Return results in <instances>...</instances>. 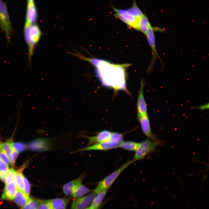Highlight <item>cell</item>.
<instances>
[{"mask_svg": "<svg viewBox=\"0 0 209 209\" xmlns=\"http://www.w3.org/2000/svg\"><path fill=\"white\" fill-rule=\"evenodd\" d=\"M86 61L96 68V75L103 85L117 90H126L125 70L129 64H115L102 60L89 57Z\"/></svg>", "mask_w": 209, "mask_h": 209, "instance_id": "1", "label": "cell"}, {"mask_svg": "<svg viewBox=\"0 0 209 209\" xmlns=\"http://www.w3.org/2000/svg\"><path fill=\"white\" fill-rule=\"evenodd\" d=\"M42 35V31L36 24L24 26V36L28 48V61L30 62L35 47L39 42Z\"/></svg>", "mask_w": 209, "mask_h": 209, "instance_id": "2", "label": "cell"}, {"mask_svg": "<svg viewBox=\"0 0 209 209\" xmlns=\"http://www.w3.org/2000/svg\"><path fill=\"white\" fill-rule=\"evenodd\" d=\"M135 162L133 160L125 163L120 167L100 181L93 192L96 195L101 191L109 190L115 180L127 167Z\"/></svg>", "mask_w": 209, "mask_h": 209, "instance_id": "3", "label": "cell"}, {"mask_svg": "<svg viewBox=\"0 0 209 209\" xmlns=\"http://www.w3.org/2000/svg\"><path fill=\"white\" fill-rule=\"evenodd\" d=\"M0 28L5 34L8 43H10L13 35V30L6 4L1 0H0Z\"/></svg>", "mask_w": 209, "mask_h": 209, "instance_id": "4", "label": "cell"}, {"mask_svg": "<svg viewBox=\"0 0 209 209\" xmlns=\"http://www.w3.org/2000/svg\"><path fill=\"white\" fill-rule=\"evenodd\" d=\"M159 144L147 139L140 143L139 147L135 151L133 158L134 161L144 158L149 153L154 151Z\"/></svg>", "mask_w": 209, "mask_h": 209, "instance_id": "5", "label": "cell"}, {"mask_svg": "<svg viewBox=\"0 0 209 209\" xmlns=\"http://www.w3.org/2000/svg\"><path fill=\"white\" fill-rule=\"evenodd\" d=\"M116 12L114 15L123 21L128 26L139 30L138 19L131 14L127 10L113 8Z\"/></svg>", "mask_w": 209, "mask_h": 209, "instance_id": "6", "label": "cell"}, {"mask_svg": "<svg viewBox=\"0 0 209 209\" xmlns=\"http://www.w3.org/2000/svg\"><path fill=\"white\" fill-rule=\"evenodd\" d=\"M154 28H153L151 26H150L146 35L148 42L152 51V61L147 70L148 72H150L153 70L156 59L158 58L160 59L156 48L154 33V30H155Z\"/></svg>", "mask_w": 209, "mask_h": 209, "instance_id": "7", "label": "cell"}, {"mask_svg": "<svg viewBox=\"0 0 209 209\" xmlns=\"http://www.w3.org/2000/svg\"><path fill=\"white\" fill-rule=\"evenodd\" d=\"M138 119L140 122L142 131L148 138L159 145L162 144L163 142L161 140L156 138L155 135L152 132L148 115L143 116Z\"/></svg>", "mask_w": 209, "mask_h": 209, "instance_id": "8", "label": "cell"}, {"mask_svg": "<svg viewBox=\"0 0 209 209\" xmlns=\"http://www.w3.org/2000/svg\"><path fill=\"white\" fill-rule=\"evenodd\" d=\"M120 144L110 140L80 149L76 152L89 150H107L118 147Z\"/></svg>", "mask_w": 209, "mask_h": 209, "instance_id": "9", "label": "cell"}, {"mask_svg": "<svg viewBox=\"0 0 209 209\" xmlns=\"http://www.w3.org/2000/svg\"><path fill=\"white\" fill-rule=\"evenodd\" d=\"M96 194L93 192L87 195L75 198L71 203V209H84L91 204Z\"/></svg>", "mask_w": 209, "mask_h": 209, "instance_id": "10", "label": "cell"}, {"mask_svg": "<svg viewBox=\"0 0 209 209\" xmlns=\"http://www.w3.org/2000/svg\"><path fill=\"white\" fill-rule=\"evenodd\" d=\"M28 148L32 151H42L51 148V143L46 138H40L33 140L28 145Z\"/></svg>", "mask_w": 209, "mask_h": 209, "instance_id": "11", "label": "cell"}, {"mask_svg": "<svg viewBox=\"0 0 209 209\" xmlns=\"http://www.w3.org/2000/svg\"><path fill=\"white\" fill-rule=\"evenodd\" d=\"M144 83L143 80L141 81L138 91L137 101L138 119L143 116L147 114V105L144 97L143 89Z\"/></svg>", "mask_w": 209, "mask_h": 209, "instance_id": "12", "label": "cell"}, {"mask_svg": "<svg viewBox=\"0 0 209 209\" xmlns=\"http://www.w3.org/2000/svg\"><path fill=\"white\" fill-rule=\"evenodd\" d=\"M112 132L107 130H103L98 132L95 136H89L84 135V137L89 140L88 145L106 141L110 140Z\"/></svg>", "mask_w": 209, "mask_h": 209, "instance_id": "13", "label": "cell"}, {"mask_svg": "<svg viewBox=\"0 0 209 209\" xmlns=\"http://www.w3.org/2000/svg\"><path fill=\"white\" fill-rule=\"evenodd\" d=\"M37 18V11L34 1L28 2L24 26L36 23Z\"/></svg>", "mask_w": 209, "mask_h": 209, "instance_id": "14", "label": "cell"}, {"mask_svg": "<svg viewBox=\"0 0 209 209\" xmlns=\"http://www.w3.org/2000/svg\"><path fill=\"white\" fill-rule=\"evenodd\" d=\"M17 189V186L13 180L6 183L1 199L9 200H13Z\"/></svg>", "mask_w": 209, "mask_h": 209, "instance_id": "15", "label": "cell"}, {"mask_svg": "<svg viewBox=\"0 0 209 209\" xmlns=\"http://www.w3.org/2000/svg\"><path fill=\"white\" fill-rule=\"evenodd\" d=\"M86 175L84 172L77 178L64 184L62 188L64 194L67 196L71 195L74 188L78 184L82 183Z\"/></svg>", "mask_w": 209, "mask_h": 209, "instance_id": "16", "label": "cell"}, {"mask_svg": "<svg viewBox=\"0 0 209 209\" xmlns=\"http://www.w3.org/2000/svg\"><path fill=\"white\" fill-rule=\"evenodd\" d=\"M52 209H66L67 199L65 198H58L48 200Z\"/></svg>", "mask_w": 209, "mask_h": 209, "instance_id": "17", "label": "cell"}, {"mask_svg": "<svg viewBox=\"0 0 209 209\" xmlns=\"http://www.w3.org/2000/svg\"><path fill=\"white\" fill-rule=\"evenodd\" d=\"M30 199L29 196L24 192L17 189L14 199L18 206L22 207L28 202Z\"/></svg>", "mask_w": 209, "mask_h": 209, "instance_id": "18", "label": "cell"}, {"mask_svg": "<svg viewBox=\"0 0 209 209\" xmlns=\"http://www.w3.org/2000/svg\"><path fill=\"white\" fill-rule=\"evenodd\" d=\"M82 183L78 184L74 188L71 195L73 198L83 196L91 191V189L83 185Z\"/></svg>", "mask_w": 209, "mask_h": 209, "instance_id": "19", "label": "cell"}, {"mask_svg": "<svg viewBox=\"0 0 209 209\" xmlns=\"http://www.w3.org/2000/svg\"><path fill=\"white\" fill-rule=\"evenodd\" d=\"M108 190L101 191L96 195L90 206L91 209H100L102 201Z\"/></svg>", "mask_w": 209, "mask_h": 209, "instance_id": "20", "label": "cell"}, {"mask_svg": "<svg viewBox=\"0 0 209 209\" xmlns=\"http://www.w3.org/2000/svg\"><path fill=\"white\" fill-rule=\"evenodd\" d=\"M139 31L146 35L148 30L151 26L147 17L144 15L138 20Z\"/></svg>", "mask_w": 209, "mask_h": 209, "instance_id": "21", "label": "cell"}, {"mask_svg": "<svg viewBox=\"0 0 209 209\" xmlns=\"http://www.w3.org/2000/svg\"><path fill=\"white\" fill-rule=\"evenodd\" d=\"M140 145V143L122 141L120 143L118 147L128 151H136L139 147Z\"/></svg>", "mask_w": 209, "mask_h": 209, "instance_id": "22", "label": "cell"}, {"mask_svg": "<svg viewBox=\"0 0 209 209\" xmlns=\"http://www.w3.org/2000/svg\"><path fill=\"white\" fill-rule=\"evenodd\" d=\"M13 142L8 140L0 144V152L4 153L8 158L12 152Z\"/></svg>", "mask_w": 209, "mask_h": 209, "instance_id": "23", "label": "cell"}, {"mask_svg": "<svg viewBox=\"0 0 209 209\" xmlns=\"http://www.w3.org/2000/svg\"><path fill=\"white\" fill-rule=\"evenodd\" d=\"M23 174L19 171L16 172L13 178V181L18 189L24 192V185Z\"/></svg>", "mask_w": 209, "mask_h": 209, "instance_id": "24", "label": "cell"}, {"mask_svg": "<svg viewBox=\"0 0 209 209\" xmlns=\"http://www.w3.org/2000/svg\"><path fill=\"white\" fill-rule=\"evenodd\" d=\"M127 10L131 14L138 19L144 15L136 5L135 0L132 6Z\"/></svg>", "mask_w": 209, "mask_h": 209, "instance_id": "25", "label": "cell"}, {"mask_svg": "<svg viewBox=\"0 0 209 209\" xmlns=\"http://www.w3.org/2000/svg\"><path fill=\"white\" fill-rule=\"evenodd\" d=\"M38 204V200L30 198L21 209H37Z\"/></svg>", "mask_w": 209, "mask_h": 209, "instance_id": "26", "label": "cell"}, {"mask_svg": "<svg viewBox=\"0 0 209 209\" xmlns=\"http://www.w3.org/2000/svg\"><path fill=\"white\" fill-rule=\"evenodd\" d=\"M123 135L121 134L118 132H112L110 140L120 143L123 141Z\"/></svg>", "mask_w": 209, "mask_h": 209, "instance_id": "27", "label": "cell"}, {"mask_svg": "<svg viewBox=\"0 0 209 209\" xmlns=\"http://www.w3.org/2000/svg\"><path fill=\"white\" fill-rule=\"evenodd\" d=\"M37 209H52L48 200H38Z\"/></svg>", "mask_w": 209, "mask_h": 209, "instance_id": "28", "label": "cell"}, {"mask_svg": "<svg viewBox=\"0 0 209 209\" xmlns=\"http://www.w3.org/2000/svg\"><path fill=\"white\" fill-rule=\"evenodd\" d=\"M18 154L19 152L15 149L13 146L12 152L8 158L9 162L11 165H14Z\"/></svg>", "mask_w": 209, "mask_h": 209, "instance_id": "29", "label": "cell"}, {"mask_svg": "<svg viewBox=\"0 0 209 209\" xmlns=\"http://www.w3.org/2000/svg\"><path fill=\"white\" fill-rule=\"evenodd\" d=\"M16 172L15 170L12 168L10 169L7 174L6 184L8 183L13 180L15 174Z\"/></svg>", "mask_w": 209, "mask_h": 209, "instance_id": "30", "label": "cell"}, {"mask_svg": "<svg viewBox=\"0 0 209 209\" xmlns=\"http://www.w3.org/2000/svg\"><path fill=\"white\" fill-rule=\"evenodd\" d=\"M12 145L15 149L18 152L24 150L26 147L25 145L21 143H13Z\"/></svg>", "mask_w": 209, "mask_h": 209, "instance_id": "31", "label": "cell"}, {"mask_svg": "<svg viewBox=\"0 0 209 209\" xmlns=\"http://www.w3.org/2000/svg\"><path fill=\"white\" fill-rule=\"evenodd\" d=\"M9 170L8 166L0 158V172L7 174Z\"/></svg>", "mask_w": 209, "mask_h": 209, "instance_id": "32", "label": "cell"}, {"mask_svg": "<svg viewBox=\"0 0 209 209\" xmlns=\"http://www.w3.org/2000/svg\"><path fill=\"white\" fill-rule=\"evenodd\" d=\"M24 185V192L28 196L29 195L30 190V185L27 179L23 176Z\"/></svg>", "mask_w": 209, "mask_h": 209, "instance_id": "33", "label": "cell"}, {"mask_svg": "<svg viewBox=\"0 0 209 209\" xmlns=\"http://www.w3.org/2000/svg\"><path fill=\"white\" fill-rule=\"evenodd\" d=\"M0 158H1L6 164L8 166L9 163V159L8 156L4 153L0 152Z\"/></svg>", "mask_w": 209, "mask_h": 209, "instance_id": "34", "label": "cell"}, {"mask_svg": "<svg viewBox=\"0 0 209 209\" xmlns=\"http://www.w3.org/2000/svg\"><path fill=\"white\" fill-rule=\"evenodd\" d=\"M7 174L0 172V179L3 181L5 182Z\"/></svg>", "mask_w": 209, "mask_h": 209, "instance_id": "35", "label": "cell"}, {"mask_svg": "<svg viewBox=\"0 0 209 209\" xmlns=\"http://www.w3.org/2000/svg\"><path fill=\"white\" fill-rule=\"evenodd\" d=\"M28 2L34 1V0H27Z\"/></svg>", "mask_w": 209, "mask_h": 209, "instance_id": "36", "label": "cell"}, {"mask_svg": "<svg viewBox=\"0 0 209 209\" xmlns=\"http://www.w3.org/2000/svg\"><path fill=\"white\" fill-rule=\"evenodd\" d=\"M84 209H91L90 208V206H89V207H87L85 208Z\"/></svg>", "mask_w": 209, "mask_h": 209, "instance_id": "37", "label": "cell"}]
</instances>
